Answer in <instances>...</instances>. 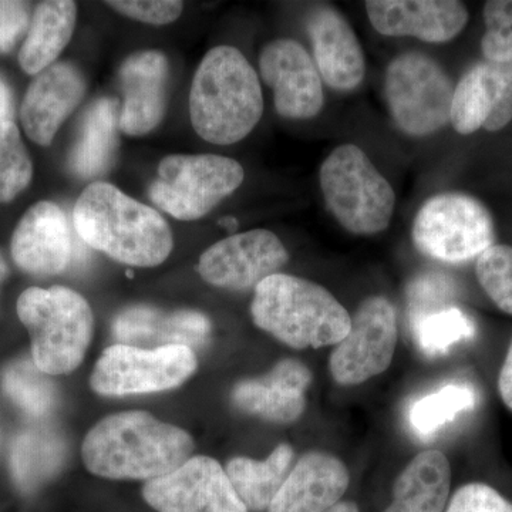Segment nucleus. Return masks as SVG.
<instances>
[{"label":"nucleus","instance_id":"12","mask_svg":"<svg viewBox=\"0 0 512 512\" xmlns=\"http://www.w3.org/2000/svg\"><path fill=\"white\" fill-rule=\"evenodd\" d=\"M288 262V249L274 232L254 229L208 248L201 256L198 272L205 282L218 288L247 291L279 274Z\"/></svg>","mask_w":512,"mask_h":512},{"label":"nucleus","instance_id":"28","mask_svg":"<svg viewBox=\"0 0 512 512\" xmlns=\"http://www.w3.org/2000/svg\"><path fill=\"white\" fill-rule=\"evenodd\" d=\"M66 458V444L56 431L28 429L10 446L9 467L16 487L30 494L55 477Z\"/></svg>","mask_w":512,"mask_h":512},{"label":"nucleus","instance_id":"38","mask_svg":"<svg viewBox=\"0 0 512 512\" xmlns=\"http://www.w3.org/2000/svg\"><path fill=\"white\" fill-rule=\"evenodd\" d=\"M28 28V3L0 0V52H9Z\"/></svg>","mask_w":512,"mask_h":512},{"label":"nucleus","instance_id":"7","mask_svg":"<svg viewBox=\"0 0 512 512\" xmlns=\"http://www.w3.org/2000/svg\"><path fill=\"white\" fill-rule=\"evenodd\" d=\"M414 247L444 264H464L493 247L495 229L483 202L463 192H443L423 205L412 228Z\"/></svg>","mask_w":512,"mask_h":512},{"label":"nucleus","instance_id":"25","mask_svg":"<svg viewBox=\"0 0 512 512\" xmlns=\"http://www.w3.org/2000/svg\"><path fill=\"white\" fill-rule=\"evenodd\" d=\"M76 18L77 6L70 0L40 3L19 52L20 67L26 73L37 76L55 64L72 39Z\"/></svg>","mask_w":512,"mask_h":512},{"label":"nucleus","instance_id":"16","mask_svg":"<svg viewBox=\"0 0 512 512\" xmlns=\"http://www.w3.org/2000/svg\"><path fill=\"white\" fill-rule=\"evenodd\" d=\"M365 9L380 35L426 43L451 42L470 18L466 5L456 0H367Z\"/></svg>","mask_w":512,"mask_h":512},{"label":"nucleus","instance_id":"21","mask_svg":"<svg viewBox=\"0 0 512 512\" xmlns=\"http://www.w3.org/2000/svg\"><path fill=\"white\" fill-rule=\"evenodd\" d=\"M119 74L124 93L120 130L127 136H144L165 114L170 76L167 57L157 50L134 53L121 64Z\"/></svg>","mask_w":512,"mask_h":512},{"label":"nucleus","instance_id":"9","mask_svg":"<svg viewBox=\"0 0 512 512\" xmlns=\"http://www.w3.org/2000/svg\"><path fill=\"white\" fill-rule=\"evenodd\" d=\"M244 178V168L232 158L214 154L170 156L158 165L148 194L161 211L177 220L195 221L237 191Z\"/></svg>","mask_w":512,"mask_h":512},{"label":"nucleus","instance_id":"17","mask_svg":"<svg viewBox=\"0 0 512 512\" xmlns=\"http://www.w3.org/2000/svg\"><path fill=\"white\" fill-rule=\"evenodd\" d=\"M76 245L66 214L53 202H37L13 232L12 256L22 271L59 275L72 265Z\"/></svg>","mask_w":512,"mask_h":512},{"label":"nucleus","instance_id":"19","mask_svg":"<svg viewBox=\"0 0 512 512\" xmlns=\"http://www.w3.org/2000/svg\"><path fill=\"white\" fill-rule=\"evenodd\" d=\"M86 80L72 63H55L37 74L23 99L20 119L30 140L50 146L64 120L79 106Z\"/></svg>","mask_w":512,"mask_h":512},{"label":"nucleus","instance_id":"13","mask_svg":"<svg viewBox=\"0 0 512 512\" xmlns=\"http://www.w3.org/2000/svg\"><path fill=\"white\" fill-rule=\"evenodd\" d=\"M143 495L158 512H248L224 467L205 456L192 457L173 473L147 481Z\"/></svg>","mask_w":512,"mask_h":512},{"label":"nucleus","instance_id":"2","mask_svg":"<svg viewBox=\"0 0 512 512\" xmlns=\"http://www.w3.org/2000/svg\"><path fill=\"white\" fill-rule=\"evenodd\" d=\"M77 235L121 264L150 268L163 264L173 251V234L153 208L109 183L90 184L73 210Z\"/></svg>","mask_w":512,"mask_h":512},{"label":"nucleus","instance_id":"43","mask_svg":"<svg viewBox=\"0 0 512 512\" xmlns=\"http://www.w3.org/2000/svg\"><path fill=\"white\" fill-rule=\"evenodd\" d=\"M218 224H220L221 227L228 229V231H234V229L238 227V221L231 217L222 218Z\"/></svg>","mask_w":512,"mask_h":512},{"label":"nucleus","instance_id":"6","mask_svg":"<svg viewBox=\"0 0 512 512\" xmlns=\"http://www.w3.org/2000/svg\"><path fill=\"white\" fill-rule=\"evenodd\" d=\"M326 208L350 234L370 237L389 228L396 192L355 144H342L325 158L319 171Z\"/></svg>","mask_w":512,"mask_h":512},{"label":"nucleus","instance_id":"40","mask_svg":"<svg viewBox=\"0 0 512 512\" xmlns=\"http://www.w3.org/2000/svg\"><path fill=\"white\" fill-rule=\"evenodd\" d=\"M13 121V97L8 84L0 77V124Z\"/></svg>","mask_w":512,"mask_h":512},{"label":"nucleus","instance_id":"29","mask_svg":"<svg viewBox=\"0 0 512 512\" xmlns=\"http://www.w3.org/2000/svg\"><path fill=\"white\" fill-rule=\"evenodd\" d=\"M477 393L470 384L450 383L413 404L409 420L420 436H433L461 413L476 407Z\"/></svg>","mask_w":512,"mask_h":512},{"label":"nucleus","instance_id":"24","mask_svg":"<svg viewBox=\"0 0 512 512\" xmlns=\"http://www.w3.org/2000/svg\"><path fill=\"white\" fill-rule=\"evenodd\" d=\"M451 466L439 450L421 451L393 485V500L384 512H446Z\"/></svg>","mask_w":512,"mask_h":512},{"label":"nucleus","instance_id":"33","mask_svg":"<svg viewBox=\"0 0 512 512\" xmlns=\"http://www.w3.org/2000/svg\"><path fill=\"white\" fill-rule=\"evenodd\" d=\"M478 284L501 312L512 316V247L493 245L476 259Z\"/></svg>","mask_w":512,"mask_h":512},{"label":"nucleus","instance_id":"37","mask_svg":"<svg viewBox=\"0 0 512 512\" xmlns=\"http://www.w3.org/2000/svg\"><path fill=\"white\" fill-rule=\"evenodd\" d=\"M107 5L128 18L158 26L170 25L184 9V3L177 0H114Z\"/></svg>","mask_w":512,"mask_h":512},{"label":"nucleus","instance_id":"22","mask_svg":"<svg viewBox=\"0 0 512 512\" xmlns=\"http://www.w3.org/2000/svg\"><path fill=\"white\" fill-rule=\"evenodd\" d=\"M120 345L138 349L165 346L204 348L211 338V322L197 311H163L153 306L137 305L120 313L113 323Z\"/></svg>","mask_w":512,"mask_h":512},{"label":"nucleus","instance_id":"1","mask_svg":"<svg viewBox=\"0 0 512 512\" xmlns=\"http://www.w3.org/2000/svg\"><path fill=\"white\" fill-rule=\"evenodd\" d=\"M194 441L187 431L146 412L113 414L83 441L90 473L110 480H156L190 460Z\"/></svg>","mask_w":512,"mask_h":512},{"label":"nucleus","instance_id":"27","mask_svg":"<svg viewBox=\"0 0 512 512\" xmlns=\"http://www.w3.org/2000/svg\"><path fill=\"white\" fill-rule=\"evenodd\" d=\"M295 450L282 443L265 460L248 457L232 458L227 476L248 511H266L291 473Z\"/></svg>","mask_w":512,"mask_h":512},{"label":"nucleus","instance_id":"35","mask_svg":"<svg viewBox=\"0 0 512 512\" xmlns=\"http://www.w3.org/2000/svg\"><path fill=\"white\" fill-rule=\"evenodd\" d=\"M407 295L413 325L423 316L451 306L448 301L454 295V286L446 275L426 274L414 279Z\"/></svg>","mask_w":512,"mask_h":512},{"label":"nucleus","instance_id":"5","mask_svg":"<svg viewBox=\"0 0 512 512\" xmlns=\"http://www.w3.org/2000/svg\"><path fill=\"white\" fill-rule=\"evenodd\" d=\"M20 322L32 342L33 363L46 375L82 365L93 336V312L80 293L64 286L29 288L18 299Z\"/></svg>","mask_w":512,"mask_h":512},{"label":"nucleus","instance_id":"4","mask_svg":"<svg viewBox=\"0 0 512 512\" xmlns=\"http://www.w3.org/2000/svg\"><path fill=\"white\" fill-rule=\"evenodd\" d=\"M252 320L293 349H319L346 338L352 316L322 285L288 274H275L256 286Z\"/></svg>","mask_w":512,"mask_h":512},{"label":"nucleus","instance_id":"8","mask_svg":"<svg viewBox=\"0 0 512 512\" xmlns=\"http://www.w3.org/2000/svg\"><path fill=\"white\" fill-rule=\"evenodd\" d=\"M384 96L396 126L410 137H429L450 123L454 86L433 57L406 52L384 74Z\"/></svg>","mask_w":512,"mask_h":512},{"label":"nucleus","instance_id":"39","mask_svg":"<svg viewBox=\"0 0 512 512\" xmlns=\"http://www.w3.org/2000/svg\"><path fill=\"white\" fill-rule=\"evenodd\" d=\"M497 386L505 407L512 412V339L503 366H501L500 375H498Z\"/></svg>","mask_w":512,"mask_h":512},{"label":"nucleus","instance_id":"32","mask_svg":"<svg viewBox=\"0 0 512 512\" xmlns=\"http://www.w3.org/2000/svg\"><path fill=\"white\" fill-rule=\"evenodd\" d=\"M33 164L13 121L0 124V204L15 200L32 181Z\"/></svg>","mask_w":512,"mask_h":512},{"label":"nucleus","instance_id":"30","mask_svg":"<svg viewBox=\"0 0 512 512\" xmlns=\"http://www.w3.org/2000/svg\"><path fill=\"white\" fill-rule=\"evenodd\" d=\"M47 376L33 360H16L3 370L2 389L23 412L43 417L56 403V387Z\"/></svg>","mask_w":512,"mask_h":512},{"label":"nucleus","instance_id":"36","mask_svg":"<svg viewBox=\"0 0 512 512\" xmlns=\"http://www.w3.org/2000/svg\"><path fill=\"white\" fill-rule=\"evenodd\" d=\"M446 512H512V501L493 485L473 481L457 488Z\"/></svg>","mask_w":512,"mask_h":512},{"label":"nucleus","instance_id":"20","mask_svg":"<svg viewBox=\"0 0 512 512\" xmlns=\"http://www.w3.org/2000/svg\"><path fill=\"white\" fill-rule=\"evenodd\" d=\"M312 373L301 360L284 359L268 375L242 380L232 390V402L242 412L289 424L301 419L306 409V392Z\"/></svg>","mask_w":512,"mask_h":512},{"label":"nucleus","instance_id":"23","mask_svg":"<svg viewBox=\"0 0 512 512\" xmlns=\"http://www.w3.org/2000/svg\"><path fill=\"white\" fill-rule=\"evenodd\" d=\"M350 473L342 460L325 451H309L286 477L268 512H325L342 501Z\"/></svg>","mask_w":512,"mask_h":512},{"label":"nucleus","instance_id":"26","mask_svg":"<svg viewBox=\"0 0 512 512\" xmlns=\"http://www.w3.org/2000/svg\"><path fill=\"white\" fill-rule=\"evenodd\" d=\"M119 128L117 100H97L84 116L80 136L70 153V171L83 180L106 173L116 153Z\"/></svg>","mask_w":512,"mask_h":512},{"label":"nucleus","instance_id":"10","mask_svg":"<svg viewBox=\"0 0 512 512\" xmlns=\"http://www.w3.org/2000/svg\"><path fill=\"white\" fill-rule=\"evenodd\" d=\"M197 365V355L187 346L138 349L117 343L97 360L90 384L103 396L164 392L190 379Z\"/></svg>","mask_w":512,"mask_h":512},{"label":"nucleus","instance_id":"14","mask_svg":"<svg viewBox=\"0 0 512 512\" xmlns=\"http://www.w3.org/2000/svg\"><path fill=\"white\" fill-rule=\"evenodd\" d=\"M262 80L274 90L275 109L291 120L318 116L325 104L315 60L298 40L276 39L259 55Z\"/></svg>","mask_w":512,"mask_h":512},{"label":"nucleus","instance_id":"11","mask_svg":"<svg viewBox=\"0 0 512 512\" xmlns=\"http://www.w3.org/2000/svg\"><path fill=\"white\" fill-rule=\"evenodd\" d=\"M399 342L396 308L384 296H369L352 318L346 338L330 353L329 372L340 386H357L392 365Z\"/></svg>","mask_w":512,"mask_h":512},{"label":"nucleus","instance_id":"34","mask_svg":"<svg viewBox=\"0 0 512 512\" xmlns=\"http://www.w3.org/2000/svg\"><path fill=\"white\" fill-rule=\"evenodd\" d=\"M485 33L481 50L487 62H512V0H490L484 5Z\"/></svg>","mask_w":512,"mask_h":512},{"label":"nucleus","instance_id":"31","mask_svg":"<svg viewBox=\"0 0 512 512\" xmlns=\"http://www.w3.org/2000/svg\"><path fill=\"white\" fill-rule=\"evenodd\" d=\"M412 328L421 352L429 357L446 355L453 346L473 339L477 333L474 320L456 306L429 313Z\"/></svg>","mask_w":512,"mask_h":512},{"label":"nucleus","instance_id":"18","mask_svg":"<svg viewBox=\"0 0 512 512\" xmlns=\"http://www.w3.org/2000/svg\"><path fill=\"white\" fill-rule=\"evenodd\" d=\"M308 33L322 82L340 93L359 87L366 74L365 53L345 16L332 6H318L309 15Z\"/></svg>","mask_w":512,"mask_h":512},{"label":"nucleus","instance_id":"15","mask_svg":"<svg viewBox=\"0 0 512 512\" xmlns=\"http://www.w3.org/2000/svg\"><path fill=\"white\" fill-rule=\"evenodd\" d=\"M512 121V62H480L454 87L450 124L461 136L495 133Z\"/></svg>","mask_w":512,"mask_h":512},{"label":"nucleus","instance_id":"41","mask_svg":"<svg viewBox=\"0 0 512 512\" xmlns=\"http://www.w3.org/2000/svg\"><path fill=\"white\" fill-rule=\"evenodd\" d=\"M325 512H360V510L352 501H340V503L333 505L332 508Z\"/></svg>","mask_w":512,"mask_h":512},{"label":"nucleus","instance_id":"42","mask_svg":"<svg viewBox=\"0 0 512 512\" xmlns=\"http://www.w3.org/2000/svg\"><path fill=\"white\" fill-rule=\"evenodd\" d=\"M9 275V268L6 265L5 259H3L2 254H0V288L5 284L6 278Z\"/></svg>","mask_w":512,"mask_h":512},{"label":"nucleus","instance_id":"3","mask_svg":"<svg viewBox=\"0 0 512 512\" xmlns=\"http://www.w3.org/2000/svg\"><path fill=\"white\" fill-rule=\"evenodd\" d=\"M191 123L198 136L218 146L239 143L264 114V94L254 67L231 46L211 49L195 72Z\"/></svg>","mask_w":512,"mask_h":512}]
</instances>
